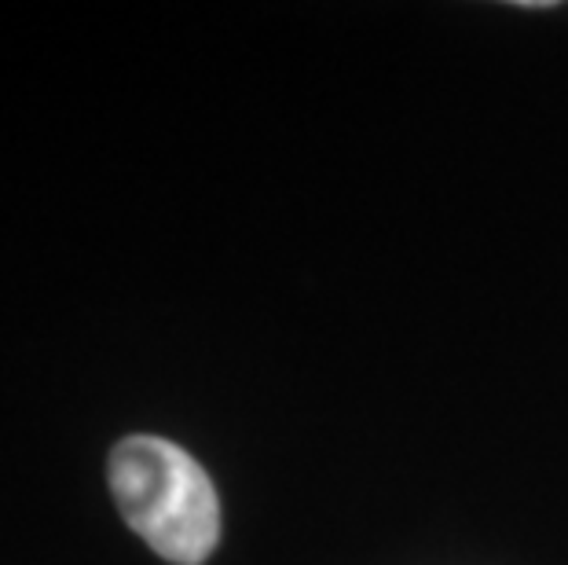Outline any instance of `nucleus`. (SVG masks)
Instances as JSON below:
<instances>
[{"label":"nucleus","instance_id":"f257e3e1","mask_svg":"<svg viewBox=\"0 0 568 565\" xmlns=\"http://www.w3.org/2000/svg\"><path fill=\"white\" fill-rule=\"evenodd\" d=\"M114 503L125 525L173 565H202L221 539V500L210 474L180 444L151 434L111 452Z\"/></svg>","mask_w":568,"mask_h":565}]
</instances>
